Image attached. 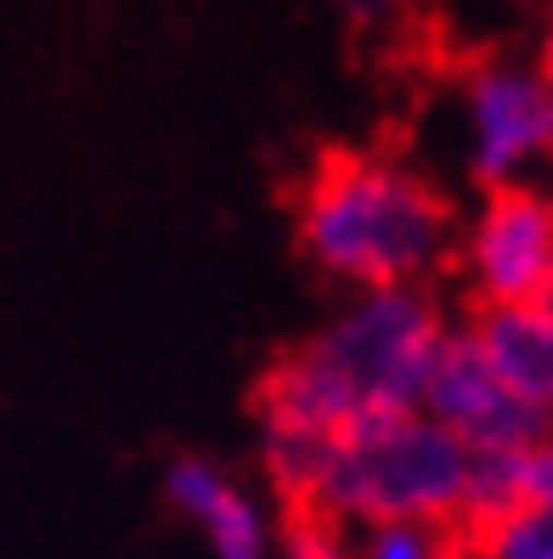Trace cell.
<instances>
[{
	"label": "cell",
	"instance_id": "obj_6",
	"mask_svg": "<svg viewBox=\"0 0 553 559\" xmlns=\"http://www.w3.org/2000/svg\"><path fill=\"white\" fill-rule=\"evenodd\" d=\"M424 413L446 424L469 452H531L548 436V424L514 396V384L497 373V361L485 356L469 322H458L452 340L441 345V361L424 390Z\"/></svg>",
	"mask_w": 553,
	"mask_h": 559
},
{
	"label": "cell",
	"instance_id": "obj_13",
	"mask_svg": "<svg viewBox=\"0 0 553 559\" xmlns=\"http://www.w3.org/2000/svg\"><path fill=\"white\" fill-rule=\"evenodd\" d=\"M542 306H548V311H553V288H548V300H542Z\"/></svg>",
	"mask_w": 553,
	"mask_h": 559
},
{
	"label": "cell",
	"instance_id": "obj_5",
	"mask_svg": "<svg viewBox=\"0 0 553 559\" xmlns=\"http://www.w3.org/2000/svg\"><path fill=\"white\" fill-rule=\"evenodd\" d=\"M458 277L480 311L542 306L553 288V187L485 192L458 238Z\"/></svg>",
	"mask_w": 553,
	"mask_h": 559
},
{
	"label": "cell",
	"instance_id": "obj_7",
	"mask_svg": "<svg viewBox=\"0 0 553 559\" xmlns=\"http://www.w3.org/2000/svg\"><path fill=\"white\" fill-rule=\"evenodd\" d=\"M165 498L204 532L215 559H272V514L243 480H232L209 457H176L165 475Z\"/></svg>",
	"mask_w": 553,
	"mask_h": 559
},
{
	"label": "cell",
	"instance_id": "obj_10",
	"mask_svg": "<svg viewBox=\"0 0 553 559\" xmlns=\"http://www.w3.org/2000/svg\"><path fill=\"white\" fill-rule=\"evenodd\" d=\"M356 559H464V537L441 525H373L356 532Z\"/></svg>",
	"mask_w": 553,
	"mask_h": 559
},
{
	"label": "cell",
	"instance_id": "obj_11",
	"mask_svg": "<svg viewBox=\"0 0 553 559\" xmlns=\"http://www.w3.org/2000/svg\"><path fill=\"white\" fill-rule=\"evenodd\" d=\"M531 503L553 509V430L531 447Z\"/></svg>",
	"mask_w": 553,
	"mask_h": 559
},
{
	"label": "cell",
	"instance_id": "obj_2",
	"mask_svg": "<svg viewBox=\"0 0 553 559\" xmlns=\"http://www.w3.org/2000/svg\"><path fill=\"white\" fill-rule=\"evenodd\" d=\"M458 238L464 226L441 187L384 153H328L294 199L300 254L350 294L430 288L458 260Z\"/></svg>",
	"mask_w": 553,
	"mask_h": 559
},
{
	"label": "cell",
	"instance_id": "obj_1",
	"mask_svg": "<svg viewBox=\"0 0 553 559\" xmlns=\"http://www.w3.org/2000/svg\"><path fill=\"white\" fill-rule=\"evenodd\" d=\"M452 328L458 322L430 288H368L272 361L254 390V424L260 469L288 503H305L322 452L345 430L424 407Z\"/></svg>",
	"mask_w": 553,
	"mask_h": 559
},
{
	"label": "cell",
	"instance_id": "obj_8",
	"mask_svg": "<svg viewBox=\"0 0 553 559\" xmlns=\"http://www.w3.org/2000/svg\"><path fill=\"white\" fill-rule=\"evenodd\" d=\"M474 340L497 361V373L514 384L548 430H553V311L548 306H514V311H474Z\"/></svg>",
	"mask_w": 553,
	"mask_h": 559
},
{
	"label": "cell",
	"instance_id": "obj_4",
	"mask_svg": "<svg viewBox=\"0 0 553 559\" xmlns=\"http://www.w3.org/2000/svg\"><path fill=\"white\" fill-rule=\"evenodd\" d=\"M464 170L480 192L553 170V91L537 62H480L464 80Z\"/></svg>",
	"mask_w": 553,
	"mask_h": 559
},
{
	"label": "cell",
	"instance_id": "obj_9",
	"mask_svg": "<svg viewBox=\"0 0 553 559\" xmlns=\"http://www.w3.org/2000/svg\"><path fill=\"white\" fill-rule=\"evenodd\" d=\"M464 559H553V509L519 503L503 520L464 532Z\"/></svg>",
	"mask_w": 553,
	"mask_h": 559
},
{
	"label": "cell",
	"instance_id": "obj_3",
	"mask_svg": "<svg viewBox=\"0 0 553 559\" xmlns=\"http://www.w3.org/2000/svg\"><path fill=\"white\" fill-rule=\"evenodd\" d=\"M469 469L474 452L435 424L424 407L389 413L373 424L345 430L305 491L311 514H328L350 532L373 525H441V532H469Z\"/></svg>",
	"mask_w": 553,
	"mask_h": 559
},
{
	"label": "cell",
	"instance_id": "obj_12",
	"mask_svg": "<svg viewBox=\"0 0 553 559\" xmlns=\"http://www.w3.org/2000/svg\"><path fill=\"white\" fill-rule=\"evenodd\" d=\"M537 74L548 80V91H553V23L542 28V46H537Z\"/></svg>",
	"mask_w": 553,
	"mask_h": 559
}]
</instances>
